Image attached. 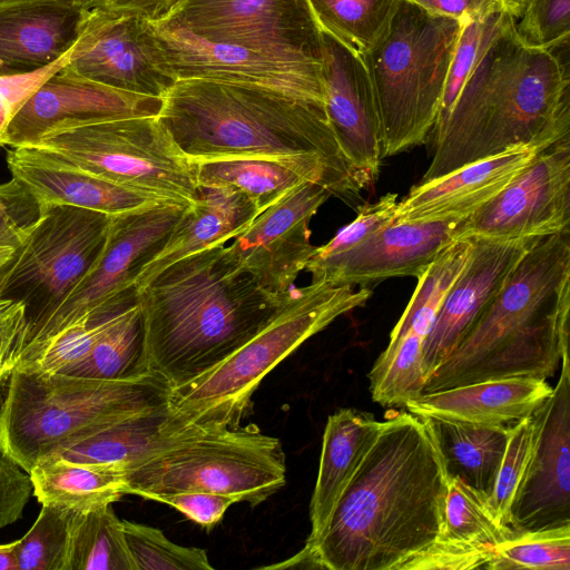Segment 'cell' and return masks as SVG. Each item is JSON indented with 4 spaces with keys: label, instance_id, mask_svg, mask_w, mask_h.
Instances as JSON below:
<instances>
[{
    "label": "cell",
    "instance_id": "6da1fadb",
    "mask_svg": "<svg viewBox=\"0 0 570 570\" xmlns=\"http://www.w3.org/2000/svg\"><path fill=\"white\" fill-rule=\"evenodd\" d=\"M448 481L429 419L389 412L325 530L294 559L330 570H396L442 534Z\"/></svg>",
    "mask_w": 570,
    "mask_h": 570
},
{
    "label": "cell",
    "instance_id": "7a4b0ae2",
    "mask_svg": "<svg viewBox=\"0 0 570 570\" xmlns=\"http://www.w3.org/2000/svg\"><path fill=\"white\" fill-rule=\"evenodd\" d=\"M420 183L527 146L541 151L570 137L569 43H527L511 20L476 60L444 119Z\"/></svg>",
    "mask_w": 570,
    "mask_h": 570
},
{
    "label": "cell",
    "instance_id": "3957f363",
    "mask_svg": "<svg viewBox=\"0 0 570 570\" xmlns=\"http://www.w3.org/2000/svg\"><path fill=\"white\" fill-rule=\"evenodd\" d=\"M159 120L191 159L254 157L320 173L331 194L363 190L341 150L325 106L272 89L179 79L161 98Z\"/></svg>",
    "mask_w": 570,
    "mask_h": 570
},
{
    "label": "cell",
    "instance_id": "277c9868",
    "mask_svg": "<svg viewBox=\"0 0 570 570\" xmlns=\"http://www.w3.org/2000/svg\"><path fill=\"white\" fill-rule=\"evenodd\" d=\"M288 293L263 287L226 243L175 262L136 291L149 372L173 389L209 371L253 337Z\"/></svg>",
    "mask_w": 570,
    "mask_h": 570
},
{
    "label": "cell",
    "instance_id": "5b68a950",
    "mask_svg": "<svg viewBox=\"0 0 570 570\" xmlns=\"http://www.w3.org/2000/svg\"><path fill=\"white\" fill-rule=\"evenodd\" d=\"M570 232L532 243L423 393L511 376L548 380L569 355Z\"/></svg>",
    "mask_w": 570,
    "mask_h": 570
},
{
    "label": "cell",
    "instance_id": "8992f818",
    "mask_svg": "<svg viewBox=\"0 0 570 570\" xmlns=\"http://www.w3.org/2000/svg\"><path fill=\"white\" fill-rule=\"evenodd\" d=\"M371 295L370 287L354 289L326 282L292 287L279 309L253 337L215 367L170 389L165 432L239 426L263 379L305 341L363 306Z\"/></svg>",
    "mask_w": 570,
    "mask_h": 570
},
{
    "label": "cell",
    "instance_id": "52a82bcc",
    "mask_svg": "<svg viewBox=\"0 0 570 570\" xmlns=\"http://www.w3.org/2000/svg\"><path fill=\"white\" fill-rule=\"evenodd\" d=\"M0 404V454L26 472L56 449L167 405L170 386L149 374L99 381L14 368Z\"/></svg>",
    "mask_w": 570,
    "mask_h": 570
},
{
    "label": "cell",
    "instance_id": "ba28073f",
    "mask_svg": "<svg viewBox=\"0 0 570 570\" xmlns=\"http://www.w3.org/2000/svg\"><path fill=\"white\" fill-rule=\"evenodd\" d=\"M463 21L399 0L362 57L377 115L383 159L424 144L435 126Z\"/></svg>",
    "mask_w": 570,
    "mask_h": 570
},
{
    "label": "cell",
    "instance_id": "9c48e42d",
    "mask_svg": "<svg viewBox=\"0 0 570 570\" xmlns=\"http://www.w3.org/2000/svg\"><path fill=\"white\" fill-rule=\"evenodd\" d=\"M126 494L147 500L186 491L232 497L256 507L286 483L281 440L255 424L191 426L124 471Z\"/></svg>",
    "mask_w": 570,
    "mask_h": 570
},
{
    "label": "cell",
    "instance_id": "30bf717a",
    "mask_svg": "<svg viewBox=\"0 0 570 570\" xmlns=\"http://www.w3.org/2000/svg\"><path fill=\"white\" fill-rule=\"evenodd\" d=\"M117 185L188 207L199 196L197 163L158 116L63 126L31 145Z\"/></svg>",
    "mask_w": 570,
    "mask_h": 570
},
{
    "label": "cell",
    "instance_id": "8fae6325",
    "mask_svg": "<svg viewBox=\"0 0 570 570\" xmlns=\"http://www.w3.org/2000/svg\"><path fill=\"white\" fill-rule=\"evenodd\" d=\"M110 219L105 213L76 206L41 207L39 219L0 278V297L26 306L27 341L94 264Z\"/></svg>",
    "mask_w": 570,
    "mask_h": 570
},
{
    "label": "cell",
    "instance_id": "7c38bea8",
    "mask_svg": "<svg viewBox=\"0 0 570 570\" xmlns=\"http://www.w3.org/2000/svg\"><path fill=\"white\" fill-rule=\"evenodd\" d=\"M185 208L158 200L111 216L98 257L68 297L29 336L22 353L90 309L136 303V282L141 269L163 248Z\"/></svg>",
    "mask_w": 570,
    "mask_h": 570
},
{
    "label": "cell",
    "instance_id": "4fadbf2b",
    "mask_svg": "<svg viewBox=\"0 0 570 570\" xmlns=\"http://www.w3.org/2000/svg\"><path fill=\"white\" fill-rule=\"evenodd\" d=\"M149 24L163 62L176 81L258 86L325 106L321 58L218 42L159 22Z\"/></svg>",
    "mask_w": 570,
    "mask_h": 570
},
{
    "label": "cell",
    "instance_id": "5bb4252c",
    "mask_svg": "<svg viewBox=\"0 0 570 570\" xmlns=\"http://www.w3.org/2000/svg\"><path fill=\"white\" fill-rule=\"evenodd\" d=\"M566 232H570V137L538 151L495 197L462 220L459 237L539 239Z\"/></svg>",
    "mask_w": 570,
    "mask_h": 570
},
{
    "label": "cell",
    "instance_id": "9a60e30c",
    "mask_svg": "<svg viewBox=\"0 0 570 570\" xmlns=\"http://www.w3.org/2000/svg\"><path fill=\"white\" fill-rule=\"evenodd\" d=\"M157 22L218 42L322 53L323 33L307 0H179Z\"/></svg>",
    "mask_w": 570,
    "mask_h": 570
},
{
    "label": "cell",
    "instance_id": "2e32d148",
    "mask_svg": "<svg viewBox=\"0 0 570 570\" xmlns=\"http://www.w3.org/2000/svg\"><path fill=\"white\" fill-rule=\"evenodd\" d=\"M58 66L97 83L156 98L176 82L163 62L149 21L96 6Z\"/></svg>",
    "mask_w": 570,
    "mask_h": 570
},
{
    "label": "cell",
    "instance_id": "e0dca14e",
    "mask_svg": "<svg viewBox=\"0 0 570 570\" xmlns=\"http://www.w3.org/2000/svg\"><path fill=\"white\" fill-rule=\"evenodd\" d=\"M161 104V98L97 83L56 63L27 87L6 127L2 146H31L63 126L158 116Z\"/></svg>",
    "mask_w": 570,
    "mask_h": 570
},
{
    "label": "cell",
    "instance_id": "ac0fdd59",
    "mask_svg": "<svg viewBox=\"0 0 570 570\" xmlns=\"http://www.w3.org/2000/svg\"><path fill=\"white\" fill-rule=\"evenodd\" d=\"M331 195L322 184L301 183L233 238L230 253L266 289L289 291L316 248L309 222Z\"/></svg>",
    "mask_w": 570,
    "mask_h": 570
},
{
    "label": "cell",
    "instance_id": "d6986e66",
    "mask_svg": "<svg viewBox=\"0 0 570 570\" xmlns=\"http://www.w3.org/2000/svg\"><path fill=\"white\" fill-rule=\"evenodd\" d=\"M535 411L538 432L525 480L511 509L514 531L570 523V360Z\"/></svg>",
    "mask_w": 570,
    "mask_h": 570
},
{
    "label": "cell",
    "instance_id": "ffe728a7",
    "mask_svg": "<svg viewBox=\"0 0 570 570\" xmlns=\"http://www.w3.org/2000/svg\"><path fill=\"white\" fill-rule=\"evenodd\" d=\"M461 223L394 219L352 249L309 259L305 269L312 282L370 288L391 277L417 278L459 237Z\"/></svg>",
    "mask_w": 570,
    "mask_h": 570
},
{
    "label": "cell",
    "instance_id": "44dd1931",
    "mask_svg": "<svg viewBox=\"0 0 570 570\" xmlns=\"http://www.w3.org/2000/svg\"><path fill=\"white\" fill-rule=\"evenodd\" d=\"M322 33L325 110L342 153L365 189L375 183L383 160L368 75L362 58Z\"/></svg>",
    "mask_w": 570,
    "mask_h": 570
},
{
    "label": "cell",
    "instance_id": "7402d4cb",
    "mask_svg": "<svg viewBox=\"0 0 570 570\" xmlns=\"http://www.w3.org/2000/svg\"><path fill=\"white\" fill-rule=\"evenodd\" d=\"M472 238L471 256L445 294L424 341L425 380L455 348L530 245L538 240Z\"/></svg>",
    "mask_w": 570,
    "mask_h": 570
},
{
    "label": "cell",
    "instance_id": "603a6c76",
    "mask_svg": "<svg viewBox=\"0 0 570 570\" xmlns=\"http://www.w3.org/2000/svg\"><path fill=\"white\" fill-rule=\"evenodd\" d=\"M90 8L76 0H0V79L58 63L78 40Z\"/></svg>",
    "mask_w": 570,
    "mask_h": 570
},
{
    "label": "cell",
    "instance_id": "cb8c5ba5",
    "mask_svg": "<svg viewBox=\"0 0 570 570\" xmlns=\"http://www.w3.org/2000/svg\"><path fill=\"white\" fill-rule=\"evenodd\" d=\"M537 153L532 147H517L440 178L419 183L399 200L395 220L462 222L495 197Z\"/></svg>",
    "mask_w": 570,
    "mask_h": 570
},
{
    "label": "cell",
    "instance_id": "d4e9b609",
    "mask_svg": "<svg viewBox=\"0 0 570 570\" xmlns=\"http://www.w3.org/2000/svg\"><path fill=\"white\" fill-rule=\"evenodd\" d=\"M6 161L11 177L30 191L40 207L69 205L115 216L159 200L35 146L11 147Z\"/></svg>",
    "mask_w": 570,
    "mask_h": 570
},
{
    "label": "cell",
    "instance_id": "484cf974",
    "mask_svg": "<svg viewBox=\"0 0 570 570\" xmlns=\"http://www.w3.org/2000/svg\"><path fill=\"white\" fill-rule=\"evenodd\" d=\"M544 379L511 376L422 393L405 409L419 416L485 425H514L551 395Z\"/></svg>",
    "mask_w": 570,
    "mask_h": 570
},
{
    "label": "cell",
    "instance_id": "4316f807",
    "mask_svg": "<svg viewBox=\"0 0 570 570\" xmlns=\"http://www.w3.org/2000/svg\"><path fill=\"white\" fill-rule=\"evenodd\" d=\"M261 213L249 197L234 188L199 187L196 203L184 209L163 248L141 269L136 291L175 262L235 238Z\"/></svg>",
    "mask_w": 570,
    "mask_h": 570
},
{
    "label": "cell",
    "instance_id": "83f0119b",
    "mask_svg": "<svg viewBox=\"0 0 570 570\" xmlns=\"http://www.w3.org/2000/svg\"><path fill=\"white\" fill-rule=\"evenodd\" d=\"M382 421L366 412L341 409L328 416L322 443L318 474L309 503L313 544L325 530L346 485L376 439Z\"/></svg>",
    "mask_w": 570,
    "mask_h": 570
},
{
    "label": "cell",
    "instance_id": "f1b7e54d",
    "mask_svg": "<svg viewBox=\"0 0 570 570\" xmlns=\"http://www.w3.org/2000/svg\"><path fill=\"white\" fill-rule=\"evenodd\" d=\"M167 416L166 405L121 420L56 449L42 460L60 458L75 463L114 469L124 474L127 468L161 449L179 434L165 432Z\"/></svg>",
    "mask_w": 570,
    "mask_h": 570
},
{
    "label": "cell",
    "instance_id": "f546056e",
    "mask_svg": "<svg viewBox=\"0 0 570 570\" xmlns=\"http://www.w3.org/2000/svg\"><path fill=\"white\" fill-rule=\"evenodd\" d=\"M29 475L32 494L41 505L73 512L114 504L126 494L122 472L60 458L40 461Z\"/></svg>",
    "mask_w": 570,
    "mask_h": 570
},
{
    "label": "cell",
    "instance_id": "4dcf8cb0",
    "mask_svg": "<svg viewBox=\"0 0 570 570\" xmlns=\"http://www.w3.org/2000/svg\"><path fill=\"white\" fill-rule=\"evenodd\" d=\"M449 476L491 495L511 428L428 417Z\"/></svg>",
    "mask_w": 570,
    "mask_h": 570
},
{
    "label": "cell",
    "instance_id": "1f68e13d",
    "mask_svg": "<svg viewBox=\"0 0 570 570\" xmlns=\"http://www.w3.org/2000/svg\"><path fill=\"white\" fill-rule=\"evenodd\" d=\"M195 161L198 187L234 188L249 197L261 212L303 181L326 187L320 173L274 159L233 157Z\"/></svg>",
    "mask_w": 570,
    "mask_h": 570
},
{
    "label": "cell",
    "instance_id": "d6a6232c",
    "mask_svg": "<svg viewBox=\"0 0 570 570\" xmlns=\"http://www.w3.org/2000/svg\"><path fill=\"white\" fill-rule=\"evenodd\" d=\"M65 570H136L112 504L71 511Z\"/></svg>",
    "mask_w": 570,
    "mask_h": 570
},
{
    "label": "cell",
    "instance_id": "836d02e7",
    "mask_svg": "<svg viewBox=\"0 0 570 570\" xmlns=\"http://www.w3.org/2000/svg\"><path fill=\"white\" fill-rule=\"evenodd\" d=\"M58 373L99 381H131L151 374L137 302L83 358Z\"/></svg>",
    "mask_w": 570,
    "mask_h": 570
},
{
    "label": "cell",
    "instance_id": "e575fe53",
    "mask_svg": "<svg viewBox=\"0 0 570 570\" xmlns=\"http://www.w3.org/2000/svg\"><path fill=\"white\" fill-rule=\"evenodd\" d=\"M424 341L425 337L411 331L391 332L386 348L368 373L373 402L384 406H405L423 393Z\"/></svg>",
    "mask_w": 570,
    "mask_h": 570
},
{
    "label": "cell",
    "instance_id": "d590c367",
    "mask_svg": "<svg viewBox=\"0 0 570 570\" xmlns=\"http://www.w3.org/2000/svg\"><path fill=\"white\" fill-rule=\"evenodd\" d=\"M321 31L362 58L377 41L399 0H307Z\"/></svg>",
    "mask_w": 570,
    "mask_h": 570
},
{
    "label": "cell",
    "instance_id": "8d00e7d4",
    "mask_svg": "<svg viewBox=\"0 0 570 570\" xmlns=\"http://www.w3.org/2000/svg\"><path fill=\"white\" fill-rule=\"evenodd\" d=\"M514 530L501 520L491 495L449 476L443 532L439 538L495 548Z\"/></svg>",
    "mask_w": 570,
    "mask_h": 570
},
{
    "label": "cell",
    "instance_id": "74e56055",
    "mask_svg": "<svg viewBox=\"0 0 570 570\" xmlns=\"http://www.w3.org/2000/svg\"><path fill=\"white\" fill-rule=\"evenodd\" d=\"M487 570H570V523L514 531L495 547Z\"/></svg>",
    "mask_w": 570,
    "mask_h": 570
},
{
    "label": "cell",
    "instance_id": "f35d334b",
    "mask_svg": "<svg viewBox=\"0 0 570 570\" xmlns=\"http://www.w3.org/2000/svg\"><path fill=\"white\" fill-rule=\"evenodd\" d=\"M71 511L42 505L29 531L16 541L18 570H65Z\"/></svg>",
    "mask_w": 570,
    "mask_h": 570
},
{
    "label": "cell",
    "instance_id": "ab89813d",
    "mask_svg": "<svg viewBox=\"0 0 570 570\" xmlns=\"http://www.w3.org/2000/svg\"><path fill=\"white\" fill-rule=\"evenodd\" d=\"M136 570H213L204 549L179 546L155 527L122 520Z\"/></svg>",
    "mask_w": 570,
    "mask_h": 570
},
{
    "label": "cell",
    "instance_id": "60d3db41",
    "mask_svg": "<svg viewBox=\"0 0 570 570\" xmlns=\"http://www.w3.org/2000/svg\"><path fill=\"white\" fill-rule=\"evenodd\" d=\"M538 432V416L521 420L511 428L504 454L491 493L504 524L511 528V509L525 480Z\"/></svg>",
    "mask_w": 570,
    "mask_h": 570
},
{
    "label": "cell",
    "instance_id": "b9f144b4",
    "mask_svg": "<svg viewBox=\"0 0 570 570\" xmlns=\"http://www.w3.org/2000/svg\"><path fill=\"white\" fill-rule=\"evenodd\" d=\"M511 20L514 19L507 11H498L463 21L435 124L445 118L476 60Z\"/></svg>",
    "mask_w": 570,
    "mask_h": 570
},
{
    "label": "cell",
    "instance_id": "7bdbcfd3",
    "mask_svg": "<svg viewBox=\"0 0 570 570\" xmlns=\"http://www.w3.org/2000/svg\"><path fill=\"white\" fill-rule=\"evenodd\" d=\"M515 29L531 46L552 49L569 43L570 0H529Z\"/></svg>",
    "mask_w": 570,
    "mask_h": 570
},
{
    "label": "cell",
    "instance_id": "ee69618b",
    "mask_svg": "<svg viewBox=\"0 0 570 570\" xmlns=\"http://www.w3.org/2000/svg\"><path fill=\"white\" fill-rule=\"evenodd\" d=\"M399 195L387 193L376 202L358 207L356 218L328 243L316 247L309 259H324L360 245L395 219Z\"/></svg>",
    "mask_w": 570,
    "mask_h": 570
},
{
    "label": "cell",
    "instance_id": "f6af8a7d",
    "mask_svg": "<svg viewBox=\"0 0 570 570\" xmlns=\"http://www.w3.org/2000/svg\"><path fill=\"white\" fill-rule=\"evenodd\" d=\"M495 548L438 538L403 561L396 570L485 569Z\"/></svg>",
    "mask_w": 570,
    "mask_h": 570
},
{
    "label": "cell",
    "instance_id": "bcb514c9",
    "mask_svg": "<svg viewBox=\"0 0 570 570\" xmlns=\"http://www.w3.org/2000/svg\"><path fill=\"white\" fill-rule=\"evenodd\" d=\"M41 214L30 191L16 178L0 184V246L19 248Z\"/></svg>",
    "mask_w": 570,
    "mask_h": 570
},
{
    "label": "cell",
    "instance_id": "7dc6e473",
    "mask_svg": "<svg viewBox=\"0 0 570 570\" xmlns=\"http://www.w3.org/2000/svg\"><path fill=\"white\" fill-rule=\"evenodd\" d=\"M29 331L26 306L19 301L0 297V381L16 368Z\"/></svg>",
    "mask_w": 570,
    "mask_h": 570
},
{
    "label": "cell",
    "instance_id": "c3c4849f",
    "mask_svg": "<svg viewBox=\"0 0 570 570\" xmlns=\"http://www.w3.org/2000/svg\"><path fill=\"white\" fill-rule=\"evenodd\" d=\"M154 501L166 503L180 511L200 527L212 529L236 503L232 497L199 491H186L157 497Z\"/></svg>",
    "mask_w": 570,
    "mask_h": 570
},
{
    "label": "cell",
    "instance_id": "681fc988",
    "mask_svg": "<svg viewBox=\"0 0 570 570\" xmlns=\"http://www.w3.org/2000/svg\"><path fill=\"white\" fill-rule=\"evenodd\" d=\"M31 495L29 473L0 454V529L22 517Z\"/></svg>",
    "mask_w": 570,
    "mask_h": 570
},
{
    "label": "cell",
    "instance_id": "f907efd6",
    "mask_svg": "<svg viewBox=\"0 0 570 570\" xmlns=\"http://www.w3.org/2000/svg\"><path fill=\"white\" fill-rule=\"evenodd\" d=\"M425 11L458 19H483L494 12L505 11L501 0H409Z\"/></svg>",
    "mask_w": 570,
    "mask_h": 570
},
{
    "label": "cell",
    "instance_id": "816d5d0a",
    "mask_svg": "<svg viewBox=\"0 0 570 570\" xmlns=\"http://www.w3.org/2000/svg\"><path fill=\"white\" fill-rule=\"evenodd\" d=\"M179 0H95L94 6L136 14L150 22L163 20Z\"/></svg>",
    "mask_w": 570,
    "mask_h": 570
},
{
    "label": "cell",
    "instance_id": "f5cc1de1",
    "mask_svg": "<svg viewBox=\"0 0 570 570\" xmlns=\"http://www.w3.org/2000/svg\"><path fill=\"white\" fill-rule=\"evenodd\" d=\"M23 94H11L0 85V146L6 127Z\"/></svg>",
    "mask_w": 570,
    "mask_h": 570
},
{
    "label": "cell",
    "instance_id": "db71d44e",
    "mask_svg": "<svg viewBox=\"0 0 570 570\" xmlns=\"http://www.w3.org/2000/svg\"><path fill=\"white\" fill-rule=\"evenodd\" d=\"M14 548L16 541L0 544V570H18Z\"/></svg>",
    "mask_w": 570,
    "mask_h": 570
},
{
    "label": "cell",
    "instance_id": "11a10c76",
    "mask_svg": "<svg viewBox=\"0 0 570 570\" xmlns=\"http://www.w3.org/2000/svg\"><path fill=\"white\" fill-rule=\"evenodd\" d=\"M505 11L517 21L523 14L529 0H501Z\"/></svg>",
    "mask_w": 570,
    "mask_h": 570
},
{
    "label": "cell",
    "instance_id": "9f6ffc18",
    "mask_svg": "<svg viewBox=\"0 0 570 570\" xmlns=\"http://www.w3.org/2000/svg\"><path fill=\"white\" fill-rule=\"evenodd\" d=\"M18 248L0 246V278L17 255Z\"/></svg>",
    "mask_w": 570,
    "mask_h": 570
},
{
    "label": "cell",
    "instance_id": "6f0895ef",
    "mask_svg": "<svg viewBox=\"0 0 570 570\" xmlns=\"http://www.w3.org/2000/svg\"><path fill=\"white\" fill-rule=\"evenodd\" d=\"M76 1H79V2H82V3H85V4H88V6L94 7V1H95V0H76Z\"/></svg>",
    "mask_w": 570,
    "mask_h": 570
},
{
    "label": "cell",
    "instance_id": "680465c9",
    "mask_svg": "<svg viewBox=\"0 0 570 570\" xmlns=\"http://www.w3.org/2000/svg\"><path fill=\"white\" fill-rule=\"evenodd\" d=\"M0 384H1V381H0Z\"/></svg>",
    "mask_w": 570,
    "mask_h": 570
}]
</instances>
